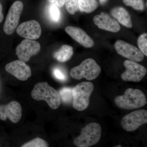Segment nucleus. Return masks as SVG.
<instances>
[{"label":"nucleus","instance_id":"nucleus-1","mask_svg":"<svg viewBox=\"0 0 147 147\" xmlns=\"http://www.w3.org/2000/svg\"><path fill=\"white\" fill-rule=\"evenodd\" d=\"M115 103L119 108L131 110L142 108L147 104L146 98L141 90L129 88L123 95L115 98Z\"/></svg>","mask_w":147,"mask_h":147},{"label":"nucleus","instance_id":"nucleus-2","mask_svg":"<svg viewBox=\"0 0 147 147\" xmlns=\"http://www.w3.org/2000/svg\"><path fill=\"white\" fill-rule=\"evenodd\" d=\"M31 96L36 100H45L52 109H57L61 105L59 92L46 82H40L35 85L31 92Z\"/></svg>","mask_w":147,"mask_h":147},{"label":"nucleus","instance_id":"nucleus-3","mask_svg":"<svg viewBox=\"0 0 147 147\" xmlns=\"http://www.w3.org/2000/svg\"><path fill=\"white\" fill-rule=\"evenodd\" d=\"M94 89V86L91 82H83L76 85L72 89L73 108L79 111L87 109Z\"/></svg>","mask_w":147,"mask_h":147},{"label":"nucleus","instance_id":"nucleus-4","mask_svg":"<svg viewBox=\"0 0 147 147\" xmlns=\"http://www.w3.org/2000/svg\"><path fill=\"white\" fill-rule=\"evenodd\" d=\"M101 126L96 123H91L82 129L81 134L74 139V145L78 147H89L94 146L100 141Z\"/></svg>","mask_w":147,"mask_h":147},{"label":"nucleus","instance_id":"nucleus-5","mask_svg":"<svg viewBox=\"0 0 147 147\" xmlns=\"http://www.w3.org/2000/svg\"><path fill=\"white\" fill-rule=\"evenodd\" d=\"M101 68L93 59L89 58L77 66L71 69L70 76L74 79L80 80L85 78L89 81L96 79L100 74Z\"/></svg>","mask_w":147,"mask_h":147},{"label":"nucleus","instance_id":"nucleus-6","mask_svg":"<svg viewBox=\"0 0 147 147\" xmlns=\"http://www.w3.org/2000/svg\"><path fill=\"white\" fill-rule=\"evenodd\" d=\"M147 123V111L145 110H136L129 113L123 118L121 125L123 129L132 131L141 125Z\"/></svg>","mask_w":147,"mask_h":147},{"label":"nucleus","instance_id":"nucleus-7","mask_svg":"<svg viewBox=\"0 0 147 147\" xmlns=\"http://www.w3.org/2000/svg\"><path fill=\"white\" fill-rule=\"evenodd\" d=\"M23 9L24 4L20 1L14 2L11 6L4 25V31L7 34H12L15 31Z\"/></svg>","mask_w":147,"mask_h":147},{"label":"nucleus","instance_id":"nucleus-8","mask_svg":"<svg viewBox=\"0 0 147 147\" xmlns=\"http://www.w3.org/2000/svg\"><path fill=\"white\" fill-rule=\"evenodd\" d=\"M124 65L126 69L122 74L121 78L125 82H140L146 74V67L136 62L125 60Z\"/></svg>","mask_w":147,"mask_h":147},{"label":"nucleus","instance_id":"nucleus-9","mask_svg":"<svg viewBox=\"0 0 147 147\" xmlns=\"http://www.w3.org/2000/svg\"><path fill=\"white\" fill-rule=\"evenodd\" d=\"M39 42L34 40L24 39L17 46L16 55L20 60L27 62L32 56L37 55L40 51Z\"/></svg>","mask_w":147,"mask_h":147},{"label":"nucleus","instance_id":"nucleus-10","mask_svg":"<svg viewBox=\"0 0 147 147\" xmlns=\"http://www.w3.org/2000/svg\"><path fill=\"white\" fill-rule=\"evenodd\" d=\"M115 48L119 55L129 60L139 62L144 58V55L142 51L134 45L121 40L116 42Z\"/></svg>","mask_w":147,"mask_h":147},{"label":"nucleus","instance_id":"nucleus-11","mask_svg":"<svg viewBox=\"0 0 147 147\" xmlns=\"http://www.w3.org/2000/svg\"><path fill=\"white\" fill-rule=\"evenodd\" d=\"M16 33L19 36L26 39L36 40L42 33L41 26L38 21L31 20L23 22L17 28Z\"/></svg>","mask_w":147,"mask_h":147},{"label":"nucleus","instance_id":"nucleus-12","mask_svg":"<svg viewBox=\"0 0 147 147\" xmlns=\"http://www.w3.org/2000/svg\"><path fill=\"white\" fill-rule=\"evenodd\" d=\"M22 107L19 102L12 101L7 105H0V119L6 121L7 118L13 123H18L22 117Z\"/></svg>","mask_w":147,"mask_h":147},{"label":"nucleus","instance_id":"nucleus-13","mask_svg":"<svg viewBox=\"0 0 147 147\" xmlns=\"http://www.w3.org/2000/svg\"><path fill=\"white\" fill-rule=\"evenodd\" d=\"M5 68L7 72L21 81H26L32 75L30 67L20 60L13 61L7 64Z\"/></svg>","mask_w":147,"mask_h":147},{"label":"nucleus","instance_id":"nucleus-14","mask_svg":"<svg viewBox=\"0 0 147 147\" xmlns=\"http://www.w3.org/2000/svg\"><path fill=\"white\" fill-rule=\"evenodd\" d=\"M93 22L99 29L117 33L120 30V26L118 22L103 12L94 16Z\"/></svg>","mask_w":147,"mask_h":147},{"label":"nucleus","instance_id":"nucleus-15","mask_svg":"<svg viewBox=\"0 0 147 147\" xmlns=\"http://www.w3.org/2000/svg\"><path fill=\"white\" fill-rule=\"evenodd\" d=\"M65 31L67 34L83 47L90 48L94 45L93 40L82 29L69 26L66 27Z\"/></svg>","mask_w":147,"mask_h":147},{"label":"nucleus","instance_id":"nucleus-16","mask_svg":"<svg viewBox=\"0 0 147 147\" xmlns=\"http://www.w3.org/2000/svg\"><path fill=\"white\" fill-rule=\"evenodd\" d=\"M112 16L124 26L128 28L132 27V21L129 13L122 7H115L111 10Z\"/></svg>","mask_w":147,"mask_h":147},{"label":"nucleus","instance_id":"nucleus-17","mask_svg":"<svg viewBox=\"0 0 147 147\" xmlns=\"http://www.w3.org/2000/svg\"><path fill=\"white\" fill-rule=\"evenodd\" d=\"M73 55V47L70 45H64L55 53L54 57L58 61L65 62L69 60Z\"/></svg>","mask_w":147,"mask_h":147},{"label":"nucleus","instance_id":"nucleus-18","mask_svg":"<svg viewBox=\"0 0 147 147\" xmlns=\"http://www.w3.org/2000/svg\"><path fill=\"white\" fill-rule=\"evenodd\" d=\"M79 9L82 11L91 13L97 9L98 4L96 0H78Z\"/></svg>","mask_w":147,"mask_h":147},{"label":"nucleus","instance_id":"nucleus-19","mask_svg":"<svg viewBox=\"0 0 147 147\" xmlns=\"http://www.w3.org/2000/svg\"><path fill=\"white\" fill-rule=\"evenodd\" d=\"M61 101L65 103H69L73 101L72 89L70 88H63L59 92Z\"/></svg>","mask_w":147,"mask_h":147},{"label":"nucleus","instance_id":"nucleus-20","mask_svg":"<svg viewBox=\"0 0 147 147\" xmlns=\"http://www.w3.org/2000/svg\"><path fill=\"white\" fill-rule=\"evenodd\" d=\"M22 147H49L47 142L41 138H36L24 144Z\"/></svg>","mask_w":147,"mask_h":147},{"label":"nucleus","instance_id":"nucleus-21","mask_svg":"<svg viewBox=\"0 0 147 147\" xmlns=\"http://www.w3.org/2000/svg\"><path fill=\"white\" fill-rule=\"evenodd\" d=\"M65 4L68 13L74 14L79 9L78 0H65Z\"/></svg>","mask_w":147,"mask_h":147},{"label":"nucleus","instance_id":"nucleus-22","mask_svg":"<svg viewBox=\"0 0 147 147\" xmlns=\"http://www.w3.org/2000/svg\"><path fill=\"white\" fill-rule=\"evenodd\" d=\"M125 5L132 7L137 10H143L144 8L143 0H123Z\"/></svg>","mask_w":147,"mask_h":147},{"label":"nucleus","instance_id":"nucleus-23","mask_svg":"<svg viewBox=\"0 0 147 147\" xmlns=\"http://www.w3.org/2000/svg\"><path fill=\"white\" fill-rule=\"evenodd\" d=\"M139 50L142 51L144 55L147 56V34L144 33L141 35L137 40Z\"/></svg>","mask_w":147,"mask_h":147},{"label":"nucleus","instance_id":"nucleus-24","mask_svg":"<svg viewBox=\"0 0 147 147\" xmlns=\"http://www.w3.org/2000/svg\"><path fill=\"white\" fill-rule=\"evenodd\" d=\"M50 6V18L54 22H57L60 18V11L57 6L53 3Z\"/></svg>","mask_w":147,"mask_h":147},{"label":"nucleus","instance_id":"nucleus-25","mask_svg":"<svg viewBox=\"0 0 147 147\" xmlns=\"http://www.w3.org/2000/svg\"><path fill=\"white\" fill-rule=\"evenodd\" d=\"M53 74L56 79L61 82H65L67 79V76L64 71L59 67H55L54 69Z\"/></svg>","mask_w":147,"mask_h":147},{"label":"nucleus","instance_id":"nucleus-26","mask_svg":"<svg viewBox=\"0 0 147 147\" xmlns=\"http://www.w3.org/2000/svg\"><path fill=\"white\" fill-rule=\"evenodd\" d=\"M51 3H54L58 7H62L65 4V0H47Z\"/></svg>","mask_w":147,"mask_h":147},{"label":"nucleus","instance_id":"nucleus-27","mask_svg":"<svg viewBox=\"0 0 147 147\" xmlns=\"http://www.w3.org/2000/svg\"><path fill=\"white\" fill-rule=\"evenodd\" d=\"M3 17V6L1 3H0V24L2 22Z\"/></svg>","mask_w":147,"mask_h":147},{"label":"nucleus","instance_id":"nucleus-28","mask_svg":"<svg viewBox=\"0 0 147 147\" xmlns=\"http://www.w3.org/2000/svg\"><path fill=\"white\" fill-rule=\"evenodd\" d=\"M100 3L101 5H103L108 1V0H99Z\"/></svg>","mask_w":147,"mask_h":147},{"label":"nucleus","instance_id":"nucleus-29","mask_svg":"<svg viewBox=\"0 0 147 147\" xmlns=\"http://www.w3.org/2000/svg\"><path fill=\"white\" fill-rule=\"evenodd\" d=\"M116 147H121V145H118V146H115Z\"/></svg>","mask_w":147,"mask_h":147}]
</instances>
